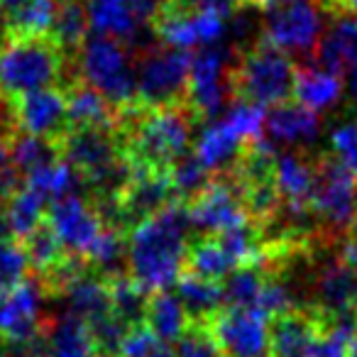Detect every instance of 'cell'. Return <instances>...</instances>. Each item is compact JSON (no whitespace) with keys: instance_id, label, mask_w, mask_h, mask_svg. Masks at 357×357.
I'll return each instance as SVG.
<instances>
[{"instance_id":"17","label":"cell","mask_w":357,"mask_h":357,"mask_svg":"<svg viewBox=\"0 0 357 357\" xmlns=\"http://www.w3.org/2000/svg\"><path fill=\"white\" fill-rule=\"evenodd\" d=\"M313 301L326 316H350L357 313V272L340 257L328 259L313 277Z\"/></svg>"},{"instance_id":"29","label":"cell","mask_w":357,"mask_h":357,"mask_svg":"<svg viewBox=\"0 0 357 357\" xmlns=\"http://www.w3.org/2000/svg\"><path fill=\"white\" fill-rule=\"evenodd\" d=\"M8 149H10V162L25 174V178L30 176L32 172H37V169L61 162L59 144L50 142V139H42V137H32V135L17 132L15 137H13V142L8 144Z\"/></svg>"},{"instance_id":"3","label":"cell","mask_w":357,"mask_h":357,"mask_svg":"<svg viewBox=\"0 0 357 357\" xmlns=\"http://www.w3.org/2000/svg\"><path fill=\"white\" fill-rule=\"evenodd\" d=\"M79 81L74 59L50 35H8L0 42V93L8 100Z\"/></svg>"},{"instance_id":"6","label":"cell","mask_w":357,"mask_h":357,"mask_svg":"<svg viewBox=\"0 0 357 357\" xmlns=\"http://www.w3.org/2000/svg\"><path fill=\"white\" fill-rule=\"evenodd\" d=\"M264 40L289 56L313 59L326 35V8L321 0H279L262 10Z\"/></svg>"},{"instance_id":"16","label":"cell","mask_w":357,"mask_h":357,"mask_svg":"<svg viewBox=\"0 0 357 357\" xmlns=\"http://www.w3.org/2000/svg\"><path fill=\"white\" fill-rule=\"evenodd\" d=\"M323 313L311 303L287 308L269 318V357H311Z\"/></svg>"},{"instance_id":"1","label":"cell","mask_w":357,"mask_h":357,"mask_svg":"<svg viewBox=\"0 0 357 357\" xmlns=\"http://www.w3.org/2000/svg\"><path fill=\"white\" fill-rule=\"evenodd\" d=\"M199 123L189 105L178 108L120 110L118 132L125 157L135 169L172 174L178 162L194 152V125Z\"/></svg>"},{"instance_id":"14","label":"cell","mask_w":357,"mask_h":357,"mask_svg":"<svg viewBox=\"0 0 357 357\" xmlns=\"http://www.w3.org/2000/svg\"><path fill=\"white\" fill-rule=\"evenodd\" d=\"M13 118L17 132L59 144L71 132L69 100L61 89H45L13 98Z\"/></svg>"},{"instance_id":"13","label":"cell","mask_w":357,"mask_h":357,"mask_svg":"<svg viewBox=\"0 0 357 357\" xmlns=\"http://www.w3.org/2000/svg\"><path fill=\"white\" fill-rule=\"evenodd\" d=\"M47 223L61 240L66 252L81 257L86 262V255L96 245L108 225L103 223L98 208L91 199H84L79 194H66L61 199L50 201L47 208Z\"/></svg>"},{"instance_id":"18","label":"cell","mask_w":357,"mask_h":357,"mask_svg":"<svg viewBox=\"0 0 357 357\" xmlns=\"http://www.w3.org/2000/svg\"><path fill=\"white\" fill-rule=\"evenodd\" d=\"M235 269H240L238 262L233 259V255L228 252V248L218 235H196L186 245L181 274H191V277L206 279V282L213 284H225Z\"/></svg>"},{"instance_id":"20","label":"cell","mask_w":357,"mask_h":357,"mask_svg":"<svg viewBox=\"0 0 357 357\" xmlns=\"http://www.w3.org/2000/svg\"><path fill=\"white\" fill-rule=\"evenodd\" d=\"M264 130L277 142L306 144L318 137L321 120H318V113L303 108L301 103L287 100L277 108H269V113L264 115Z\"/></svg>"},{"instance_id":"11","label":"cell","mask_w":357,"mask_h":357,"mask_svg":"<svg viewBox=\"0 0 357 357\" xmlns=\"http://www.w3.org/2000/svg\"><path fill=\"white\" fill-rule=\"evenodd\" d=\"M230 50L220 45L201 47L191 54L189 76V108L196 120H211L223 110L230 93Z\"/></svg>"},{"instance_id":"43","label":"cell","mask_w":357,"mask_h":357,"mask_svg":"<svg viewBox=\"0 0 357 357\" xmlns=\"http://www.w3.org/2000/svg\"><path fill=\"white\" fill-rule=\"evenodd\" d=\"M350 357H357V337H355V342H352V347H350Z\"/></svg>"},{"instance_id":"21","label":"cell","mask_w":357,"mask_h":357,"mask_svg":"<svg viewBox=\"0 0 357 357\" xmlns=\"http://www.w3.org/2000/svg\"><path fill=\"white\" fill-rule=\"evenodd\" d=\"M245 147L248 144L240 142L220 120L201 132V137L194 142V157L211 176H218V174H228L235 167Z\"/></svg>"},{"instance_id":"26","label":"cell","mask_w":357,"mask_h":357,"mask_svg":"<svg viewBox=\"0 0 357 357\" xmlns=\"http://www.w3.org/2000/svg\"><path fill=\"white\" fill-rule=\"evenodd\" d=\"M89 13H86V0H59L54 25H52L50 37L64 50L69 59L79 54L81 45L89 37Z\"/></svg>"},{"instance_id":"5","label":"cell","mask_w":357,"mask_h":357,"mask_svg":"<svg viewBox=\"0 0 357 357\" xmlns=\"http://www.w3.org/2000/svg\"><path fill=\"white\" fill-rule=\"evenodd\" d=\"M74 69L118 113L137 105V64H132L128 45L103 35L86 37L74 56Z\"/></svg>"},{"instance_id":"30","label":"cell","mask_w":357,"mask_h":357,"mask_svg":"<svg viewBox=\"0 0 357 357\" xmlns=\"http://www.w3.org/2000/svg\"><path fill=\"white\" fill-rule=\"evenodd\" d=\"M59 0H22L20 8L6 20L8 35H50Z\"/></svg>"},{"instance_id":"36","label":"cell","mask_w":357,"mask_h":357,"mask_svg":"<svg viewBox=\"0 0 357 357\" xmlns=\"http://www.w3.org/2000/svg\"><path fill=\"white\" fill-rule=\"evenodd\" d=\"M340 259L345 264H350L357 272V220L350 225L345 235H342V248H340Z\"/></svg>"},{"instance_id":"35","label":"cell","mask_w":357,"mask_h":357,"mask_svg":"<svg viewBox=\"0 0 357 357\" xmlns=\"http://www.w3.org/2000/svg\"><path fill=\"white\" fill-rule=\"evenodd\" d=\"M17 135V125L13 118V105L6 96L0 93V144H10Z\"/></svg>"},{"instance_id":"10","label":"cell","mask_w":357,"mask_h":357,"mask_svg":"<svg viewBox=\"0 0 357 357\" xmlns=\"http://www.w3.org/2000/svg\"><path fill=\"white\" fill-rule=\"evenodd\" d=\"M206 326L220 357H269V318L257 308L223 306Z\"/></svg>"},{"instance_id":"34","label":"cell","mask_w":357,"mask_h":357,"mask_svg":"<svg viewBox=\"0 0 357 357\" xmlns=\"http://www.w3.org/2000/svg\"><path fill=\"white\" fill-rule=\"evenodd\" d=\"M159 347H162V342L157 340V335L144 323H139V326L125 331L118 347V357H149Z\"/></svg>"},{"instance_id":"42","label":"cell","mask_w":357,"mask_h":357,"mask_svg":"<svg viewBox=\"0 0 357 357\" xmlns=\"http://www.w3.org/2000/svg\"><path fill=\"white\" fill-rule=\"evenodd\" d=\"M8 37V30H6V20H3V13H0V42Z\"/></svg>"},{"instance_id":"32","label":"cell","mask_w":357,"mask_h":357,"mask_svg":"<svg viewBox=\"0 0 357 357\" xmlns=\"http://www.w3.org/2000/svg\"><path fill=\"white\" fill-rule=\"evenodd\" d=\"M174 345H176V357H220L206 323H189L184 335Z\"/></svg>"},{"instance_id":"41","label":"cell","mask_w":357,"mask_h":357,"mask_svg":"<svg viewBox=\"0 0 357 357\" xmlns=\"http://www.w3.org/2000/svg\"><path fill=\"white\" fill-rule=\"evenodd\" d=\"M240 3H243V6H252V8L255 6H262L264 8L269 3V0H240Z\"/></svg>"},{"instance_id":"8","label":"cell","mask_w":357,"mask_h":357,"mask_svg":"<svg viewBox=\"0 0 357 357\" xmlns=\"http://www.w3.org/2000/svg\"><path fill=\"white\" fill-rule=\"evenodd\" d=\"M308 208L318 233L326 238L345 235L357 220V181L337 164L333 154L316 159V181Z\"/></svg>"},{"instance_id":"28","label":"cell","mask_w":357,"mask_h":357,"mask_svg":"<svg viewBox=\"0 0 357 357\" xmlns=\"http://www.w3.org/2000/svg\"><path fill=\"white\" fill-rule=\"evenodd\" d=\"M357 337V313L350 316H326L313 342L311 357H350V347Z\"/></svg>"},{"instance_id":"19","label":"cell","mask_w":357,"mask_h":357,"mask_svg":"<svg viewBox=\"0 0 357 357\" xmlns=\"http://www.w3.org/2000/svg\"><path fill=\"white\" fill-rule=\"evenodd\" d=\"M47 357H103L91 326L76 313L52 318L45 331Z\"/></svg>"},{"instance_id":"37","label":"cell","mask_w":357,"mask_h":357,"mask_svg":"<svg viewBox=\"0 0 357 357\" xmlns=\"http://www.w3.org/2000/svg\"><path fill=\"white\" fill-rule=\"evenodd\" d=\"M323 8H331L335 13H342V15H357V0H321Z\"/></svg>"},{"instance_id":"15","label":"cell","mask_w":357,"mask_h":357,"mask_svg":"<svg viewBox=\"0 0 357 357\" xmlns=\"http://www.w3.org/2000/svg\"><path fill=\"white\" fill-rule=\"evenodd\" d=\"M225 22L228 20L215 15V13L186 10V8L169 3V8L152 25V30L164 47L189 52L194 47L218 45L225 32Z\"/></svg>"},{"instance_id":"4","label":"cell","mask_w":357,"mask_h":357,"mask_svg":"<svg viewBox=\"0 0 357 357\" xmlns=\"http://www.w3.org/2000/svg\"><path fill=\"white\" fill-rule=\"evenodd\" d=\"M296 69L287 52L259 37L245 47L230 66V93L240 103L277 108L294 98Z\"/></svg>"},{"instance_id":"40","label":"cell","mask_w":357,"mask_h":357,"mask_svg":"<svg viewBox=\"0 0 357 357\" xmlns=\"http://www.w3.org/2000/svg\"><path fill=\"white\" fill-rule=\"evenodd\" d=\"M149 357H176V352H172L167 345H162V347H159V350H154Z\"/></svg>"},{"instance_id":"33","label":"cell","mask_w":357,"mask_h":357,"mask_svg":"<svg viewBox=\"0 0 357 357\" xmlns=\"http://www.w3.org/2000/svg\"><path fill=\"white\" fill-rule=\"evenodd\" d=\"M331 152L337 164L357 181V123H345L333 130Z\"/></svg>"},{"instance_id":"2","label":"cell","mask_w":357,"mask_h":357,"mask_svg":"<svg viewBox=\"0 0 357 357\" xmlns=\"http://www.w3.org/2000/svg\"><path fill=\"white\" fill-rule=\"evenodd\" d=\"M189 225L184 204L176 201L128 233L125 267L147 294L176 284L189 245L186 238Z\"/></svg>"},{"instance_id":"25","label":"cell","mask_w":357,"mask_h":357,"mask_svg":"<svg viewBox=\"0 0 357 357\" xmlns=\"http://www.w3.org/2000/svg\"><path fill=\"white\" fill-rule=\"evenodd\" d=\"M174 287H176V296L186 308L191 323H206L215 311L225 306L223 284L206 282V279L191 277V274H178Z\"/></svg>"},{"instance_id":"7","label":"cell","mask_w":357,"mask_h":357,"mask_svg":"<svg viewBox=\"0 0 357 357\" xmlns=\"http://www.w3.org/2000/svg\"><path fill=\"white\" fill-rule=\"evenodd\" d=\"M191 54L174 47H154L137 64L139 108H178L189 105Z\"/></svg>"},{"instance_id":"23","label":"cell","mask_w":357,"mask_h":357,"mask_svg":"<svg viewBox=\"0 0 357 357\" xmlns=\"http://www.w3.org/2000/svg\"><path fill=\"white\" fill-rule=\"evenodd\" d=\"M64 93L69 100L71 128H118L120 113L89 84L79 79L64 89Z\"/></svg>"},{"instance_id":"38","label":"cell","mask_w":357,"mask_h":357,"mask_svg":"<svg viewBox=\"0 0 357 357\" xmlns=\"http://www.w3.org/2000/svg\"><path fill=\"white\" fill-rule=\"evenodd\" d=\"M10 238V230H8V218H6V204L0 201V240Z\"/></svg>"},{"instance_id":"12","label":"cell","mask_w":357,"mask_h":357,"mask_svg":"<svg viewBox=\"0 0 357 357\" xmlns=\"http://www.w3.org/2000/svg\"><path fill=\"white\" fill-rule=\"evenodd\" d=\"M47 294L32 274L25 284L0 298V345L20 347L45 335L52 318L45 316Z\"/></svg>"},{"instance_id":"9","label":"cell","mask_w":357,"mask_h":357,"mask_svg":"<svg viewBox=\"0 0 357 357\" xmlns=\"http://www.w3.org/2000/svg\"><path fill=\"white\" fill-rule=\"evenodd\" d=\"M184 208L189 223L208 235H223L252 223L243 194L230 178V174H218L211 178L206 189H201L194 199L186 201Z\"/></svg>"},{"instance_id":"22","label":"cell","mask_w":357,"mask_h":357,"mask_svg":"<svg viewBox=\"0 0 357 357\" xmlns=\"http://www.w3.org/2000/svg\"><path fill=\"white\" fill-rule=\"evenodd\" d=\"M189 323L191 321L186 316V308L181 306L176 294H172L169 289L149 294L147 308H144V326L157 335L162 345H174L184 335Z\"/></svg>"},{"instance_id":"24","label":"cell","mask_w":357,"mask_h":357,"mask_svg":"<svg viewBox=\"0 0 357 357\" xmlns=\"http://www.w3.org/2000/svg\"><path fill=\"white\" fill-rule=\"evenodd\" d=\"M342 98V79L337 74H331L318 66H306L296 69V81H294V100L303 108L328 110Z\"/></svg>"},{"instance_id":"31","label":"cell","mask_w":357,"mask_h":357,"mask_svg":"<svg viewBox=\"0 0 357 357\" xmlns=\"http://www.w3.org/2000/svg\"><path fill=\"white\" fill-rule=\"evenodd\" d=\"M32 277V264L20 240L3 238L0 240V298L25 284Z\"/></svg>"},{"instance_id":"39","label":"cell","mask_w":357,"mask_h":357,"mask_svg":"<svg viewBox=\"0 0 357 357\" xmlns=\"http://www.w3.org/2000/svg\"><path fill=\"white\" fill-rule=\"evenodd\" d=\"M347 84H350L352 93H357V59L347 66Z\"/></svg>"},{"instance_id":"27","label":"cell","mask_w":357,"mask_h":357,"mask_svg":"<svg viewBox=\"0 0 357 357\" xmlns=\"http://www.w3.org/2000/svg\"><path fill=\"white\" fill-rule=\"evenodd\" d=\"M47 199L42 194H37L35 189L25 184V189L17 191L10 201L6 204V218H8V230L15 240H25L32 230H37L47 220Z\"/></svg>"}]
</instances>
